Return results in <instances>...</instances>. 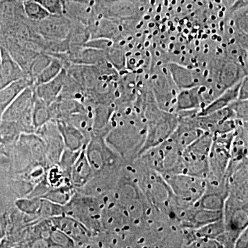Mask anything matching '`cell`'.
<instances>
[{"label":"cell","instance_id":"6da1fadb","mask_svg":"<svg viewBox=\"0 0 248 248\" xmlns=\"http://www.w3.org/2000/svg\"><path fill=\"white\" fill-rule=\"evenodd\" d=\"M107 142L124 156L138 158L146 141V120L141 107H127L111 116Z\"/></svg>","mask_w":248,"mask_h":248},{"label":"cell","instance_id":"7a4b0ae2","mask_svg":"<svg viewBox=\"0 0 248 248\" xmlns=\"http://www.w3.org/2000/svg\"><path fill=\"white\" fill-rule=\"evenodd\" d=\"M144 115L147 125L146 138L138 157L150 148L161 144L170 138L178 125L177 116L161 110L156 104L146 107Z\"/></svg>","mask_w":248,"mask_h":248},{"label":"cell","instance_id":"3957f363","mask_svg":"<svg viewBox=\"0 0 248 248\" xmlns=\"http://www.w3.org/2000/svg\"><path fill=\"white\" fill-rule=\"evenodd\" d=\"M174 197L184 203L193 205L206 190V179L184 173L162 174Z\"/></svg>","mask_w":248,"mask_h":248},{"label":"cell","instance_id":"277c9868","mask_svg":"<svg viewBox=\"0 0 248 248\" xmlns=\"http://www.w3.org/2000/svg\"><path fill=\"white\" fill-rule=\"evenodd\" d=\"M35 98V91L31 86L24 89L5 109L2 120L4 122H18L23 128L34 127L32 108Z\"/></svg>","mask_w":248,"mask_h":248},{"label":"cell","instance_id":"5b68a950","mask_svg":"<svg viewBox=\"0 0 248 248\" xmlns=\"http://www.w3.org/2000/svg\"><path fill=\"white\" fill-rule=\"evenodd\" d=\"M39 31L46 39L52 41H64L69 37L72 24L68 18L62 15H50L39 22Z\"/></svg>","mask_w":248,"mask_h":248},{"label":"cell","instance_id":"8992f818","mask_svg":"<svg viewBox=\"0 0 248 248\" xmlns=\"http://www.w3.org/2000/svg\"><path fill=\"white\" fill-rule=\"evenodd\" d=\"M24 77L18 62L7 50L0 48V89Z\"/></svg>","mask_w":248,"mask_h":248},{"label":"cell","instance_id":"52a82bcc","mask_svg":"<svg viewBox=\"0 0 248 248\" xmlns=\"http://www.w3.org/2000/svg\"><path fill=\"white\" fill-rule=\"evenodd\" d=\"M66 78L67 71L63 68L55 79L45 84L36 85V89L34 90L35 97L42 99L47 105L50 106L56 101L61 94Z\"/></svg>","mask_w":248,"mask_h":248},{"label":"cell","instance_id":"ba28073f","mask_svg":"<svg viewBox=\"0 0 248 248\" xmlns=\"http://www.w3.org/2000/svg\"><path fill=\"white\" fill-rule=\"evenodd\" d=\"M54 224L63 234H66L74 241L78 242L84 241V239L87 238V231L84 227L71 217H55Z\"/></svg>","mask_w":248,"mask_h":248},{"label":"cell","instance_id":"9c48e42d","mask_svg":"<svg viewBox=\"0 0 248 248\" xmlns=\"http://www.w3.org/2000/svg\"><path fill=\"white\" fill-rule=\"evenodd\" d=\"M33 83V79L24 78L0 89V110H4L16 97Z\"/></svg>","mask_w":248,"mask_h":248},{"label":"cell","instance_id":"30bf717a","mask_svg":"<svg viewBox=\"0 0 248 248\" xmlns=\"http://www.w3.org/2000/svg\"><path fill=\"white\" fill-rule=\"evenodd\" d=\"M122 31V27L118 23L102 18L100 20L94 23L92 37L90 39L104 38L114 41L119 39Z\"/></svg>","mask_w":248,"mask_h":248},{"label":"cell","instance_id":"8fae6325","mask_svg":"<svg viewBox=\"0 0 248 248\" xmlns=\"http://www.w3.org/2000/svg\"><path fill=\"white\" fill-rule=\"evenodd\" d=\"M58 128L71 151H77L84 143V137L79 129L71 123L58 121Z\"/></svg>","mask_w":248,"mask_h":248},{"label":"cell","instance_id":"7c38bea8","mask_svg":"<svg viewBox=\"0 0 248 248\" xmlns=\"http://www.w3.org/2000/svg\"><path fill=\"white\" fill-rule=\"evenodd\" d=\"M73 166V181L77 186H81L87 182L91 174V166L84 154L80 156Z\"/></svg>","mask_w":248,"mask_h":248},{"label":"cell","instance_id":"4fadbf2b","mask_svg":"<svg viewBox=\"0 0 248 248\" xmlns=\"http://www.w3.org/2000/svg\"><path fill=\"white\" fill-rule=\"evenodd\" d=\"M52 115L49 106L42 99L35 98L32 108V122L35 128H40L50 120Z\"/></svg>","mask_w":248,"mask_h":248},{"label":"cell","instance_id":"5bb4252c","mask_svg":"<svg viewBox=\"0 0 248 248\" xmlns=\"http://www.w3.org/2000/svg\"><path fill=\"white\" fill-rule=\"evenodd\" d=\"M115 3L110 6L108 14L117 19H130L136 12L134 5L127 0H115Z\"/></svg>","mask_w":248,"mask_h":248},{"label":"cell","instance_id":"9a60e30c","mask_svg":"<svg viewBox=\"0 0 248 248\" xmlns=\"http://www.w3.org/2000/svg\"><path fill=\"white\" fill-rule=\"evenodd\" d=\"M63 69V63L58 58H53L48 66L35 78L36 85L45 84L59 76Z\"/></svg>","mask_w":248,"mask_h":248},{"label":"cell","instance_id":"2e32d148","mask_svg":"<svg viewBox=\"0 0 248 248\" xmlns=\"http://www.w3.org/2000/svg\"><path fill=\"white\" fill-rule=\"evenodd\" d=\"M24 8L27 17L33 21L40 22L50 16L48 11L35 0H25Z\"/></svg>","mask_w":248,"mask_h":248},{"label":"cell","instance_id":"e0dca14e","mask_svg":"<svg viewBox=\"0 0 248 248\" xmlns=\"http://www.w3.org/2000/svg\"><path fill=\"white\" fill-rule=\"evenodd\" d=\"M52 59L53 57L46 55H40L35 58L31 66V74L32 78H34V80L40 74L41 72L48 66Z\"/></svg>","mask_w":248,"mask_h":248},{"label":"cell","instance_id":"ac0fdd59","mask_svg":"<svg viewBox=\"0 0 248 248\" xmlns=\"http://www.w3.org/2000/svg\"><path fill=\"white\" fill-rule=\"evenodd\" d=\"M40 3L50 15L60 16L63 14V7L62 0H35Z\"/></svg>","mask_w":248,"mask_h":248},{"label":"cell","instance_id":"d6986e66","mask_svg":"<svg viewBox=\"0 0 248 248\" xmlns=\"http://www.w3.org/2000/svg\"><path fill=\"white\" fill-rule=\"evenodd\" d=\"M248 228L244 231L241 232L237 239L235 241L234 247L247 248L248 247Z\"/></svg>","mask_w":248,"mask_h":248},{"label":"cell","instance_id":"ffe728a7","mask_svg":"<svg viewBox=\"0 0 248 248\" xmlns=\"http://www.w3.org/2000/svg\"><path fill=\"white\" fill-rule=\"evenodd\" d=\"M246 7H248V0H235L229 10L231 13H233Z\"/></svg>","mask_w":248,"mask_h":248},{"label":"cell","instance_id":"44dd1931","mask_svg":"<svg viewBox=\"0 0 248 248\" xmlns=\"http://www.w3.org/2000/svg\"><path fill=\"white\" fill-rule=\"evenodd\" d=\"M76 1H86V0H76Z\"/></svg>","mask_w":248,"mask_h":248}]
</instances>
